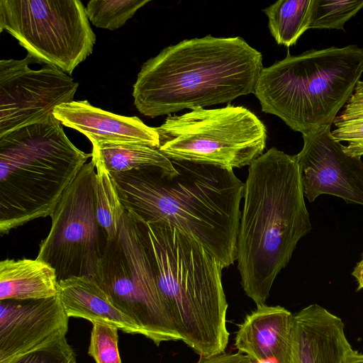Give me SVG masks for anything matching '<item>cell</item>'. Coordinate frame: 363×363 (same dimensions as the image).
<instances>
[{
  "label": "cell",
  "mask_w": 363,
  "mask_h": 363,
  "mask_svg": "<svg viewBox=\"0 0 363 363\" xmlns=\"http://www.w3.org/2000/svg\"><path fill=\"white\" fill-rule=\"evenodd\" d=\"M96 167L93 182L96 214L99 225L105 231L108 241L116 238L125 211L113 179L104 164L91 156Z\"/></svg>",
  "instance_id": "44dd1931"
},
{
  "label": "cell",
  "mask_w": 363,
  "mask_h": 363,
  "mask_svg": "<svg viewBox=\"0 0 363 363\" xmlns=\"http://www.w3.org/2000/svg\"><path fill=\"white\" fill-rule=\"evenodd\" d=\"M34 57L0 61V136L53 116L59 105L74 101L79 84L55 67L30 65Z\"/></svg>",
  "instance_id": "8fae6325"
},
{
  "label": "cell",
  "mask_w": 363,
  "mask_h": 363,
  "mask_svg": "<svg viewBox=\"0 0 363 363\" xmlns=\"http://www.w3.org/2000/svg\"><path fill=\"white\" fill-rule=\"evenodd\" d=\"M150 0H92L86 12L89 20L97 28L116 30L123 26L135 13Z\"/></svg>",
  "instance_id": "603a6c76"
},
{
  "label": "cell",
  "mask_w": 363,
  "mask_h": 363,
  "mask_svg": "<svg viewBox=\"0 0 363 363\" xmlns=\"http://www.w3.org/2000/svg\"><path fill=\"white\" fill-rule=\"evenodd\" d=\"M58 294L55 271L38 259L0 262V301L38 299Z\"/></svg>",
  "instance_id": "ac0fdd59"
},
{
  "label": "cell",
  "mask_w": 363,
  "mask_h": 363,
  "mask_svg": "<svg viewBox=\"0 0 363 363\" xmlns=\"http://www.w3.org/2000/svg\"><path fill=\"white\" fill-rule=\"evenodd\" d=\"M311 0H279L263 9L269 31L279 45L290 47L310 28Z\"/></svg>",
  "instance_id": "ffe728a7"
},
{
  "label": "cell",
  "mask_w": 363,
  "mask_h": 363,
  "mask_svg": "<svg viewBox=\"0 0 363 363\" xmlns=\"http://www.w3.org/2000/svg\"><path fill=\"white\" fill-rule=\"evenodd\" d=\"M118 331L115 326L92 323L88 354L96 363H122Z\"/></svg>",
  "instance_id": "d4e9b609"
},
{
  "label": "cell",
  "mask_w": 363,
  "mask_h": 363,
  "mask_svg": "<svg viewBox=\"0 0 363 363\" xmlns=\"http://www.w3.org/2000/svg\"><path fill=\"white\" fill-rule=\"evenodd\" d=\"M110 174L125 209L141 220L173 227L201 245L223 268L237 257L244 185L233 169L172 160Z\"/></svg>",
  "instance_id": "6da1fadb"
},
{
  "label": "cell",
  "mask_w": 363,
  "mask_h": 363,
  "mask_svg": "<svg viewBox=\"0 0 363 363\" xmlns=\"http://www.w3.org/2000/svg\"><path fill=\"white\" fill-rule=\"evenodd\" d=\"M131 215L146 245L167 317L179 340L200 357L224 353L229 333L221 264L177 229L147 223Z\"/></svg>",
  "instance_id": "277c9868"
},
{
  "label": "cell",
  "mask_w": 363,
  "mask_h": 363,
  "mask_svg": "<svg viewBox=\"0 0 363 363\" xmlns=\"http://www.w3.org/2000/svg\"><path fill=\"white\" fill-rule=\"evenodd\" d=\"M91 154L54 116L0 136V234L50 216Z\"/></svg>",
  "instance_id": "5b68a950"
},
{
  "label": "cell",
  "mask_w": 363,
  "mask_h": 363,
  "mask_svg": "<svg viewBox=\"0 0 363 363\" xmlns=\"http://www.w3.org/2000/svg\"><path fill=\"white\" fill-rule=\"evenodd\" d=\"M4 30L28 55L69 74L91 54L96 43L79 0H1L0 32Z\"/></svg>",
  "instance_id": "9c48e42d"
},
{
  "label": "cell",
  "mask_w": 363,
  "mask_h": 363,
  "mask_svg": "<svg viewBox=\"0 0 363 363\" xmlns=\"http://www.w3.org/2000/svg\"><path fill=\"white\" fill-rule=\"evenodd\" d=\"M12 363H77V355L67 338L64 337L32 351Z\"/></svg>",
  "instance_id": "484cf974"
},
{
  "label": "cell",
  "mask_w": 363,
  "mask_h": 363,
  "mask_svg": "<svg viewBox=\"0 0 363 363\" xmlns=\"http://www.w3.org/2000/svg\"><path fill=\"white\" fill-rule=\"evenodd\" d=\"M69 318L59 294L45 298L0 301V363H12L66 337Z\"/></svg>",
  "instance_id": "4fadbf2b"
},
{
  "label": "cell",
  "mask_w": 363,
  "mask_h": 363,
  "mask_svg": "<svg viewBox=\"0 0 363 363\" xmlns=\"http://www.w3.org/2000/svg\"><path fill=\"white\" fill-rule=\"evenodd\" d=\"M333 124L335 129L331 131L338 142H347L343 150L350 156L363 155V81L359 80L347 99L344 109L337 116Z\"/></svg>",
  "instance_id": "7402d4cb"
},
{
  "label": "cell",
  "mask_w": 363,
  "mask_h": 363,
  "mask_svg": "<svg viewBox=\"0 0 363 363\" xmlns=\"http://www.w3.org/2000/svg\"><path fill=\"white\" fill-rule=\"evenodd\" d=\"M310 28L340 29L363 8V0H311Z\"/></svg>",
  "instance_id": "cb8c5ba5"
},
{
  "label": "cell",
  "mask_w": 363,
  "mask_h": 363,
  "mask_svg": "<svg viewBox=\"0 0 363 363\" xmlns=\"http://www.w3.org/2000/svg\"><path fill=\"white\" fill-rule=\"evenodd\" d=\"M363 74V48L309 50L263 67L254 94L262 111L302 135L331 126Z\"/></svg>",
  "instance_id": "8992f818"
},
{
  "label": "cell",
  "mask_w": 363,
  "mask_h": 363,
  "mask_svg": "<svg viewBox=\"0 0 363 363\" xmlns=\"http://www.w3.org/2000/svg\"><path fill=\"white\" fill-rule=\"evenodd\" d=\"M94 162L86 163L50 215L52 225L36 259L55 271L57 281L94 278L108 240L97 220L93 190Z\"/></svg>",
  "instance_id": "30bf717a"
},
{
  "label": "cell",
  "mask_w": 363,
  "mask_h": 363,
  "mask_svg": "<svg viewBox=\"0 0 363 363\" xmlns=\"http://www.w3.org/2000/svg\"><path fill=\"white\" fill-rule=\"evenodd\" d=\"M93 279L156 345L179 340L167 317L146 245L129 211L125 210L116 238L108 242Z\"/></svg>",
  "instance_id": "ba28073f"
},
{
  "label": "cell",
  "mask_w": 363,
  "mask_h": 363,
  "mask_svg": "<svg viewBox=\"0 0 363 363\" xmlns=\"http://www.w3.org/2000/svg\"><path fill=\"white\" fill-rule=\"evenodd\" d=\"M342 319L318 305L294 315L293 363H343L352 350Z\"/></svg>",
  "instance_id": "2e32d148"
},
{
  "label": "cell",
  "mask_w": 363,
  "mask_h": 363,
  "mask_svg": "<svg viewBox=\"0 0 363 363\" xmlns=\"http://www.w3.org/2000/svg\"><path fill=\"white\" fill-rule=\"evenodd\" d=\"M262 68V53L239 36L184 40L143 64L134 104L152 118L228 104L254 94Z\"/></svg>",
  "instance_id": "3957f363"
},
{
  "label": "cell",
  "mask_w": 363,
  "mask_h": 363,
  "mask_svg": "<svg viewBox=\"0 0 363 363\" xmlns=\"http://www.w3.org/2000/svg\"><path fill=\"white\" fill-rule=\"evenodd\" d=\"M343 363H363V353L352 349L346 355Z\"/></svg>",
  "instance_id": "f1b7e54d"
},
{
  "label": "cell",
  "mask_w": 363,
  "mask_h": 363,
  "mask_svg": "<svg viewBox=\"0 0 363 363\" xmlns=\"http://www.w3.org/2000/svg\"><path fill=\"white\" fill-rule=\"evenodd\" d=\"M352 275L356 279L358 282L357 291L363 289V259L357 263L354 267Z\"/></svg>",
  "instance_id": "83f0119b"
},
{
  "label": "cell",
  "mask_w": 363,
  "mask_h": 363,
  "mask_svg": "<svg viewBox=\"0 0 363 363\" xmlns=\"http://www.w3.org/2000/svg\"><path fill=\"white\" fill-rule=\"evenodd\" d=\"M237 241L242 288L264 305L299 240L311 230L296 155L272 147L250 165Z\"/></svg>",
  "instance_id": "7a4b0ae2"
},
{
  "label": "cell",
  "mask_w": 363,
  "mask_h": 363,
  "mask_svg": "<svg viewBox=\"0 0 363 363\" xmlns=\"http://www.w3.org/2000/svg\"><path fill=\"white\" fill-rule=\"evenodd\" d=\"M294 315L262 305L239 325L235 347L254 363H293Z\"/></svg>",
  "instance_id": "5bb4252c"
},
{
  "label": "cell",
  "mask_w": 363,
  "mask_h": 363,
  "mask_svg": "<svg viewBox=\"0 0 363 363\" xmlns=\"http://www.w3.org/2000/svg\"><path fill=\"white\" fill-rule=\"evenodd\" d=\"M58 294L69 318H80L92 323L116 327L130 334H140L135 322L120 310L92 278L71 277L58 282Z\"/></svg>",
  "instance_id": "e0dca14e"
},
{
  "label": "cell",
  "mask_w": 363,
  "mask_h": 363,
  "mask_svg": "<svg viewBox=\"0 0 363 363\" xmlns=\"http://www.w3.org/2000/svg\"><path fill=\"white\" fill-rule=\"evenodd\" d=\"M91 144L92 157L99 159L110 174L148 167L176 172L172 160L158 148L138 143L94 141Z\"/></svg>",
  "instance_id": "d6986e66"
},
{
  "label": "cell",
  "mask_w": 363,
  "mask_h": 363,
  "mask_svg": "<svg viewBox=\"0 0 363 363\" xmlns=\"http://www.w3.org/2000/svg\"><path fill=\"white\" fill-rule=\"evenodd\" d=\"M53 116L62 125L84 134L90 142L138 143L159 148L155 128L136 116L128 117L104 111L88 101H73L57 106Z\"/></svg>",
  "instance_id": "9a60e30c"
},
{
  "label": "cell",
  "mask_w": 363,
  "mask_h": 363,
  "mask_svg": "<svg viewBox=\"0 0 363 363\" xmlns=\"http://www.w3.org/2000/svg\"><path fill=\"white\" fill-rule=\"evenodd\" d=\"M362 259H363V255H362Z\"/></svg>",
  "instance_id": "f546056e"
},
{
  "label": "cell",
  "mask_w": 363,
  "mask_h": 363,
  "mask_svg": "<svg viewBox=\"0 0 363 363\" xmlns=\"http://www.w3.org/2000/svg\"><path fill=\"white\" fill-rule=\"evenodd\" d=\"M330 128L303 135V146L296 157L304 196L309 202L329 194L363 205V162L344 152Z\"/></svg>",
  "instance_id": "7c38bea8"
},
{
  "label": "cell",
  "mask_w": 363,
  "mask_h": 363,
  "mask_svg": "<svg viewBox=\"0 0 363 363\" xmlns=\"http://www.w3.org/2000/svg\"><path fill=\"white\" fill-rule=\"evenodd\" d=\"M196 363H254L241 352L222 353L210 357H200Z\"/></svg>",
  "instance_id": "4316f807"
},
{
  "label": "cell",
  "mask_w": 363,
  "mask_h": 363,
  "mask_svg": "<svg viewBox=\"0 0 363 363\" xmlns=\"http://www.w3.org/2000/svg\"><path fill=\"white\" fill-rule=\"evenodd\" d=\"M159 150L171 160L189 161L233 169L250 165L266 147L267 129L247 108L230 104L197 107L171 116L155 128Z\"/></svg>",
  "instance_id": "52a82bcc"
}]
</instances>
